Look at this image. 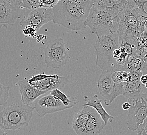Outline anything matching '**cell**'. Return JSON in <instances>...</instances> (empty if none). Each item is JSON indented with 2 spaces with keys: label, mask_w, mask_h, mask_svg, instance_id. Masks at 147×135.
I'll return each instance as SVG.
<instances>
[{
  "label": "cell",
  "mask_w": 147,
  "mask_h": 135,
  "mask_svg": "<svg viewBox=\"0 0 147 135\" xmlns=\"http://www.w3.org/2000/svg\"><path fill=\"white\" fill-rule=\"evenodd\" d=\"M135 9L142 17H147V0H133Z\"/></svg>",
  "instance_id": "7402d4cb"
},
{
  "label": "cell",
  "mask_w": 147,
  "mask_h": 135,
  "mask_svg": "<svg viewBox=\"0 0 147 135\" xmlns=\"http://www.w3.org/2000/svg\"><path fill=\"white\" fill-rule=\"evenodd\" d=\"M144 85H145V87H146V88H147V82Z\"/></svg>",
  "instance_id": "d6a6232c"
},
{
  "label": "cell",
  "mask_w": 147,
  "mask_h": 135,
  "mask_svg": "<svg viewBox=\"0 0 147 135\" xmlns=\"http://www.w3.org/2000/svg\"><path fill=\"white\" fill-rule=\"evenodd\" d=\"M7 134L4 132V130L0 128V135H7Z\"/></svg>",
  "instance_id": "1f68e13d"
},
{
  "label": "cell",
  "mask_w": 147,
  "mask_h": 135,
  "mask_svg": "<svg viewBox=\"0 0 147 135\" xmlns=\"http://www.w3.org/2000/svg\"><path fill=\"white\" fill-rule=\"evenodd\" d=\"M130 107H131V104L128 101L127 102H125L122 104V109L123 110H128L130 109Z\"/></svg>",
  "instance_id": "f1b7e54d"
},
{
  "label": "cell",
  "mask_w": 147,
  "mask_h": 135,
  "mask_svg": "<svg viewBox=\"0 0 147 135\" xmlns=\"http://www.w3.org/2000/svg\"><path fill=\"white\" fill-rule=\"evenodd\" d=\"M144 73L142 71H135L129 72V81H140V78Z\"/></svg>",
  "instance_id": "d4e9b609"
},
{
  "label": "cell",
  "mask_w": 147,
  "mask_h": 135,
  "mask_svg": "<svg viewBox=\"0 0 147 135\" xmlns=\"http://www.w3.org/2000/svg\"><path fill=\"white\" fill-rule=\"evenodd\" d=\"M112 72L102 70L99 77L97 86L99 93L104 99L106 106H109L114 100V90L115 82L112 78Z\"/></svg>",
  "instance_id": "8fae6325"
},
{
  "label": "cell",
  "mask_w": 147,
  "mask_h": 135,
  "mask_svg": "<svg viewBox=\"0 0 147 135\" xmlns=\"http://www.w3.org/2000/svg\"><path fill=\"white\" fill-rule=\"evenodd\" d=\"M119 9L120 14L128 9H134L135 4L133 0H112Z\"/></svg>",
  "instance_id": "ffe728a7"
},
{
  "label": "cell",
  "mask_w": 147,
  "mask_h": 135,
  "mask_svg": "<svg viewBox=\"0 0 147 135\" xmlns=\"http://www.w3.org/2000/svg\"><path fill=\"white\" fill-rule=\"evenodd\" d=\"M50 94L60 99L64 105L69 108L74 107L76 104L77 99L76 97L66 95L59 88L51 90Z\"/></svg>",
  "instance_id": "ac0fdd59"
},
{
  "label": "cell",
  "mask_w": 147,
  "mask_h": 135,
  "mask_svg": "<svg viewBox=\"0 0 147 135\" xmlns=\"http://www.w3.org/2000/svg\"><path fill=\"white\" fill-rule=\"evenodd\" d=\"M120 48L118 32L98 37L94 45L96 53V66L102 70L115 72L116 63L113 58L114 51Z\"/></svg>",
  "instance_id": "277c9868"
},
{
  "label": "cell",
  "mask_w": 147,
  "mask_h": 135,
  "mask_svg": "<svg viewBox=\"0 0 147 135\" xmlns=\"http://www.w3.org/2000/svg\"><path fill=\"white\" fill-rule=\"evenodd\" d=\"M140 81L143 84L145 85L147 82V73L144 74L140 78Z\"/></svg>",
  "instance_id": "f546056e"
},
{
  "label": "cell",
  "mask_w": 147,
  "mask_h": 135,
  "mask_svg": "<svg viewBox=\"0 0 147 135\" xmlns=\"http://www.w3.org/2000/svg\"><path fill=\"white\" fill-rule=\"evenodd\" d=\"M93 5L92 0H59L52 8V21L73 31L85 30V21Z\"/></svg>",
  "instance_id": "6da1fadb"
},
{
  "label": "cell",
  "mask_w": 147,
  "mask_h": 135,
  "mask_svg": "<svg viewBox=\"0 0 147 135\" xmlns=\"http://www.w3.org/2000/svg\"><path fill=\"white\" fill-rule=\"evenodd\" d=\"M92 1H93V5L97 9L119 13V9L112 0H92Z\"/></svg>",
  "instance_id": "d6986e66"
},
{
  "label": "cell",
  "mask_w": 147,
  "mask_h": 135,
  "mask_svg": "<svg viewBox=\"0 0 147 135\" xmlns=\"http://www.w3.org/2000/svg\"><path fill=\"white\" fill-rule=\"evenodd\" d=\"M10 87L3 85L0 83V105L6 104L9 98V90Z\"/></svg>",
  "instance_id": "603a6c76"
},
{
  "label": "cell",
  "mask_w": 147,
  "mask_h": 135,
  "mask_svg": "<svg viewBox=\"0 0 147 135\" xmlns=\"http://www.w3.org/2000/svg\"><path fill=\"white\" fill-rule=\"evenodd\" d=\"M136 132L138 135H147V117L144 123L136 130Z\"/></svg>",
  "instance_id": "4316f807"
},
{
  "label": "cell",
  "mask_w": 147,
  "mask_h": 135,
  "mask_svg": "<svg viewBox=\"0 0 147 135\" xmlns=\"http://www.w3.org/2000/svg\"><path fill=\"white\" fill-rule=\"evenodd\" d=\"M45 60L48 67L55 69L68 63L69 55L62 38L53 39L47 45L45 51Z\"/></svg>",
  "instance_id": "8992f818"
},
{
  "label": "cell",
  "mask_w": 147,
  "mask_h": 135,
  "mask_svg": "<svg viewBox=\"0 0 147 135\" xmlns=\"http://www.w3.org/2000/svg\"><path fill=\"white\" fill-rule=\"evenodd\" d=\"M142 21H143V23H144V24L145 30L146 31L147 33V17H142Z\"/></svg>",
  "instance_id": "4dcf8cb0"
},
{
  "label": "cell",
  "mask_w": 147,
  "mask_h": 135,
  "mask_svg": "<svg viewBox=\"0 0 147 135\" xmlns=\"http://www.w3.org/2000/svg\"><path fill=\"white\" fill-rule=\"evenodd\" d=\"M23 7L31 11L41 7L40 0H22Z\"/></svg>",
  "instance_id": "cb8c5ba5"
},
{
  "label": "cell",
  "mask_w": 147,
  "mask_h": 135,
  "mask_svg": "<svg viewBox=\"0 0 147 135\" xmlns=\"http://www.w3.org/2000/svg\"><path fill=\"white\" fill-rule=\"evenodd\" d=\"M37 32V29L34 27L28 26L25 27V29L23 31V33L26 35H28L32 38H34Z\"/></svg>",
  "instance_id": "83f0119b"
},
{
  "label": "cell",
  "mask_w": 147,
  "mask_h": 135,
  "mask_svg": "<svg viewBox=\"0 0 147 135\" xmlns=\"http://www.w3.org/2000/svg\"><path fill=\"white\" fill-rule=\"evenodd\" d=\"M23 9L22 0H0L1 27L13 25Z\"/></svg>",
  "instance_id": "ba28073f"
},
{
  "label": "cell",
  "mask_w": 147,
  "mask_h": 135,
  "mask_svg": "<svg viewBox=\"0 0 147 135\" xmlns=\"http://www.w3.org/2000/svg\"><path fill=\"white\" fill-rule=\"evenodd\" d=\"M105 126L101 116L93 108L88 122L80 135H102Z\"/></svg>",
  "instance_id": "5bb4252c"
},
{
  "label": "cell",
  "mask_w": 147,
  "mask_h": 135,
  "mask_svg": "<svg viewBox=\"0 0 147 135\" xmlns=\"http://www.w3.org/2000/svg\"><path fill=\"white\" fill-rule=\"evenodd\" d=\"M53 9L41 7L31 11L28 17L21 20L20 24L25 28L28 26L34 27L38 31L43 25L53 21Z\"/></svg>",
  "instance_id": "30bf717a"
},
{
  "label": "cell",
  "mask_w": 147,
  "mask_h": 135,
  "mask_svg": "<svg viewBox=\"0 0 147 135\" xmlns=\"http://www.w3.org/2000/svg\"><path fill=\"white\" fill-rule=\"evenodd\" d=\"M32 104L41 118L48 114L69 109L60 99L51 94L50 92L39 97Z\"/></svg>",
  "instance_id": "9c48e42d"
},
{
  "label": "cell",
  "mask_w": 147,
  "mask_h": 135,
  "mask_svg": "<svg viewBox=\"0 0 147 135\" xmlns=\"http://www.w3.org/2000/svg\"><path fill=\"white\" fill-rule=\"evenodd\" d=\"M59 0H40L41 7L52 9L59 2Z\"/></svg>",
  "instance_id": "484cf974"
},
{
  "label": "cell",
  "mask_w": 147,
  "mask_h": 135,
  "mask_svg": "<svg viewBox=\"0 0 147 135\" xmlns=\"http://www.w3.org/2000/svg\"><path fill=\"white\" fill-rule=\"evenodd\" d=\"M84 98L87 103L83 104V106H89L93 108L101 116L106 125L109 122H113L114 119V116L110 115L105 110L104 107L102 106V100L99 99L96 95L91 97H88V96L85 95Z\"/></svg>",
  "instance_id": "9a60e30c"
},
{
  "label": "cell",
  "mask_w": 147,
  "mask_h": 135,
  "mask_svg": "<svg viewBox=\"0 0 147 135\" xmlns=\"http://www.w3.org/2000/svg\"><path fill=\"white\" fill-rule=\"evenodd\" d=\"M112 78L115 83L128 82L129 72L125 71H116L112 73Z\"/></svg>",
  "instance_id": "44dd1931"
},
{
  "label": "cell",
  "mask_w": 147,
  "mask_h": 135,
  "mask_svg": "<svg viewBox=\"0 0 147 135\" xmlns=\"http://www.w3.org/2000/svg\"><path fill=\"white\" fill-rule=\"evenodd\" d=\"M145 30L142 16L135 7L121 14L118 33L119 37H130L138 39Z\"/></svg>",
  "instance_id": "5b68a950"
},
{
  "label": "cell",
  "mask_w": 147,
  "mask_h": 135,
  "mask_svg": "<svg viewBox=\"0 0 147 135\" xmlns=\"http://www.w3.org/2000/svg\"><path fill=\"white\" fill-rule=\"evenodd\" d=\"M120 20L119 13L100 9L93 5L85 23L98 37L117 32Z\"/></svg>",
  "instance_id": "7a4b0ae2"
},
{
  "label": "cell",
  "mask_w": 147,
  "mask_h": 135,
  "mask_svg": "<svg viewBox=\"0 0 147 135\" xmlns=\"http://www.w3.org/2000/svg\"><path fill=\"white\" fill-rule=\"evenodd\" d=\"M127 101L131 104L128 111V127L131 131H136L147 118V88L137 98L128 99Z\"/></svg>",
  "instance_id": "52a82bcc"
},
{
  "label": "cell",
  "mask_w": 147,
  "mask_h": 135,
  "mask_svg": "<svg viewBox=\"0 0 147 135\" xmlns=\"http://www.w3.org/2000/svg\"><path fill=\"white\" fill-rule=\"evenodd\" d=\"M34 110V107L26 104L9 105L1 112L0 128L15 130L28 126Z\"/></svg>",
  "instance_id": "3957f363"
},
{
  "label": "cell",
  "mask_w": 147,
  "mask_h": 135,
  "mask_svg": "<svg viewBox=\"0 0 147 135\" xmlns=\"http://www.w3.org/2000/svg\"><path fill=\"white\" fill-rule=\"evenodd\" d=\"M146 89L140 81H128L125 85V92L123 95L127 99L137 98Z\"/></svg>",
  "instance_id": "e0dca14e"
},
{
  "label": "cell",
  "mask_w": 147,
  "mask_h": 135,
  "mask_svg": "<svg viewBox=\"0 0 147 135\" xmlns=\"http://www.w3.org/2000/svg\"><path fill=\"white\" fill-rule=\"evenodd\" d=\"M21 101L23 104L30 106L41 96L50 93L46 91L39 90L32 86L28 80L24 79L18 82Z\"/></svg>",
  "instance_id": "4fadbf2b"
},
{
  "label": "cell",
  "mask_w": 147,
  "mask_h": 135,
  "mask_svg": "<svg viewBox=\"0 0 147 135\" xmlns=\"http://www.w3.org/2000/svg\"><path fill=\"white\" fill-rule=\"evenodd\" d=\"M93 108L89 106H84L82 110L75 114L73 121V128L77 135H80L82 132Z\"/></svg>",
  "instance_id": "2e32d148"
},
{
  "label": "cell",
  "mask_w": 147,
  "mask_h": 135,
  "mask_svg": "<svg viewBox=\"0 0 147 135\" xmlns=\"http://www.w3.org/2000/svg\"><path fill=\"white\" fill-rule=\"evenodd\" d=\"M68 82L69 80L64 76L57 74H49L43 79L29 83L39 90L50 92L56 88H62Z\"/></svg>",
  "instance_id": "7c38bea8"
}]
</instances>
